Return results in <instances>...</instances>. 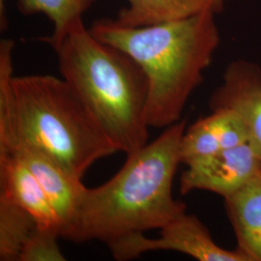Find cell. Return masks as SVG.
<instances>
[{"instance_id":"7","label":"cell","mask_w":261,"mask_h":261,"mask_svg":"<svg viewBox=\"0 0 261 261\" xmlns=\"http://www.w3.org/2000/svg\"><path fill=\"white\" fill-rule=\"evenodd\" d=\"M211 111L230 110L242 119L248 143L261 163V67L238 59L230 62L209 100Z\"/></svg>"},{"instance_id":"12","label":"cell","mask_w":261,"mask_h":261,"mask_svg":"<svg viewBox=\"0 0 261 261\" xmlns=\"http://www.w3.org/2000/svg\"><path fill=\"white\" fill-rule=\"evenodd\" d=\"M224 202L236 249L250 261H261V171Z\"/></svg>"},{"instance_id":"3","label":"cell","mask_w":261,"mask_h":261,"mask_svg":"<svg viewBox=\"0 0 261 261\" xmlns=\"http://www.w3.org/2000/svg\"><path fill=\"white\" fill-rule=\"evenodd\" d=\"M217 15L206 12L175 22L128 28L97 19L95 37L118 47L142 68L149 84V128H168L182 119L188 100L204 79L221 43Z\"/></svg>"},{"instance_id":"14","label":"cell","mask_w":261,"mask_h":261,"mask_svg":"<svg viewBox=\"0 0 261 261\" xmlns=\"http://www.w3.org/2000/svg\"><path fill=\"white\" fill-rule=\"evenodd\" d=\"M36 220L21 207L0 195V260L19 261Z\"/></svg>"},{"instance_id":"5","label":"cell","mask_w":261,"mask_h":261,"mask_svg":"<svg viewBox=\"0 0 261 261\" xmlns=\"http://www.w3.org/2000/svg\"><path fill=\"white\" fill-rule=\"evenodd\" d=\"M158 238L132 233L107 245L114 259L126 261L153 251H173L199 261H250L235 249L228 251L215 243L208 228L194 215L184 213L167 224Z\"/></svg>"},{"instance_id":"6","label":"cell","mask_w":261,"mask_h":261,"mask_svg":"<svg viewBox=\"0 0 261 261\" xmlns=\"http://www.w3.org/2000/svg\"><path fill=\"white\" fill-rule=\"evenodd\" d=\"M260 171L259 159L249 143H244L188 165L180 177V193L208 191L224 199Z\"/></svg>"},{"instance_id":"4","label":"cell","mask_w":261,"mask_h":261,"mask_svg":"<svg viewBox=\"0 0 261 261\" xmlns=\"http://www.w3.org/2000/svg\"><path fill=\"white\" fill-rule=\"evenodd\" d=\"M58 69L92 112L117 151L129 155L148 142L149 84L128 54L94 36L84 22L53 47Z\"/></svg>"},{"instance_id":"8","label":"cell","mask_w":261,"mask_h":261,"mask_svg":"<svg viewBox=\"0 0 261 261\" xmlns=\"http://www.w3.org/2000/svg\"><path fill=\"white\" fill-rule=\"evenodd\" d=\"M0 150H7L19 157L37 178L60 220L62 238L85 187L83 181L71 176L54 159L31 144L17 141Z\"/></svg>"},{"instance_id":"16","label":"cell","mask_w":261,"mask_h":261,"mask_svg":"<svg viewBox=\"0 0 261 261\" xmlns=\"http://www.w3.org/2000/svg\"><path fill=\"white\" fill-rule=\"evenodd\" d=\"M9 0H0V28L1 30H6L8 27V19H7V11L6 6Z\"/></svg>"},{"instance_id":"1","label":"cell","mask_w":261,"mask_h":261,"mask_svg":"<svg viewBox=\"0 0 261 261\" xmlns=\"http://www.w3.org/2000/svg\"><path fill=\"white\" fill-rule=\"evenodd\" d=\"M14 48V40L0 41V147L31 144L83 181L94 163L118 151L63 77L13 75Z\"/></svg>"},{"instance_id":"13","label":"cell","mask_w":261,"mask_h":261,"mask_svg":"<svg viewBox=\"0 0 261 261\" xmlns=\"http://www.w3.org/2000/svg\"><path fill=\"white\" fill-rule=\"evenodd\" d=\"M96 0H18L17 9L22 16L44 15L54 25L51 35L40 40L55 47L66 34L84 22V14Z\"/></svg>"},{"instance_id":"11","label":"cell","mask_w":261,"mask_h":261,"mask_svg":"<svg viewBox=\"0 0 261 261\" xmlns=\"http://www.w3.org/2000/svg\"><path fill=\"white\" fill-rule=\"evenodd\" d=\"M114 20L123 27L141 28L191 19L206 12L222 13L224 0H126Z\"/></svg>"},{"instance_id":"2","label":"cell","mask_w":261,"mask_h":261,"mask_svg":"<svg viewBox=\"0 0 261 261\" xmlns=\"http://www.w3.org/2000/svg\"><path fill=\"white\" fill-rule=\"evenodd\" d=\"M187 119L166 128L156 140L127 155L118 172L101 186L84 187L63 239L106 245L123 236L162 229L186 213L172 195L181 164Z\"/></svg>"},{"instance_id":"15","label":"cell","mask_w":261,"mask_h":261,"mask_svg":"<svg viewBox=\"0 0 261 261\" xmlns=\"http://www.w3.org/2000/svg\"><path fill=\"white\" fill-rule=\"evenodd\" d=\"M59 234L38 225L25 243L19 261H65L58 239Z\"/></svg>"},{"instance_id":"9","label":"cell","mask_w":261,"mask_h":261,"mask_svg":"<svg viewBox=\"0 0 261 261\" xmlns=\"http://www.w3.org/2000/svg\"><path fill=\"white\" fill-rule=\"evenodd\" d=\"M0 195L28 211L41 227L61 238V223L47 193L27 165L15 154L0 150Z\"/></svg>"},{"instance_id":"10","label":"cell","mask_w":261,"mask_h":261,"mask_svg":"<svg viewBox=\"0 0 261 261\" xmlns=\"http://www.w3.org/2000/svg\"><path fill=\"white\" fill-rule=\"evenodd\" d=\"M248 143L240 116L230 110H217L186 128L181 140V162L186 166L221 151Z\"/></svg>"}]
</instances>
